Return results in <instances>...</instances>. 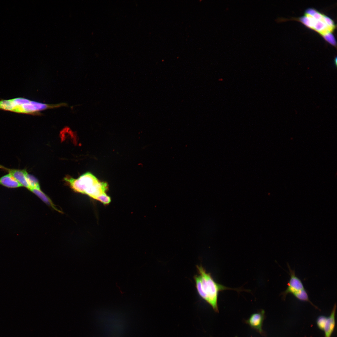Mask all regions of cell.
I'll use <instances>...</instances> for the list:
<instances>
[{"label":"cell","mask_w":337,"mask_h":337,"mask_svg":"<svg viewBox=\"0 0 337 337\" xmlns=\"http://www.w3.org/2000/svg\"><path fill=\"white\" fill-rule=\"evenodd\" d=\"M198 275L193 277L195 287L200 296L209 304L216 312H218L217 300L220 291L234 289L216 282L210 273L202 266H196Z\"/></svg>","instance_id":"6da1fadb"},{"label":"cell","mask_w":337,"mask_h":337,"mask_svg":"<svg viewBox=\"0 0 337 337\" xmlns=\"http://www.w3.org/2000/svg\"><path fill=\"white\" fill-rule=\"evenodd\" d=\"M293 19L301 22L322 37L332 33L336 27L334 22L331 18L312 8L306 10L304 16Z\"/></svg>","instance_id":"7a4b0ae2"},{"label":"cell","mask_w":337,"mask_h":337,"mask_svg":"<svg viewBox=\"0 0 337 337\" xmlns=\"http://www.w3.org/2000/svg\"><path fill=\"white\" fill-rule=\"evenodd\" d=\"M2 110L17 113L31 114L33 106L32 100L22 97L3 100L1 104Z\"/></svg>","instance_id":"3957f363"},{"label":"cell","mask_w":337,"mask_h":337,"mask_svg":"<svg viewBox=\"0 0 337 337\" xmlns=\"http://www.w3.org/2000/svg\"><path fill=\"white\" fill-rule=\"evenodd\" d=\"M64 179L74 190L83 194H85L88 189L98 181L97 178L90 172L83 174L77 179L67 177Z\"/></svg>","instance_id":"277c9868"},{"label":"cell","mask_w":337,"mask_h":337,"mask_svg":"<svg viewBox=\"0 0 337 337\" xmlns=\"http://www.w3.org/2000/svg\"><path fill=\"white\" fill-rule=\"evenodd\" d=\"M288 266L290 271V279L287 284V289L281 294L284 300L288 294H291L293 295L305 289L301 281L296 276L294 270H292L288 264Z\"/></svg>","instance_id":"5b68a950"},{"label":"cell","mask_w":337,"mask_h":337,"mask_svg":"<svg viewBox=\"0 0 337 337\" xmlns=\"http://www.w3.org/2000/svg\"><path fill=\"white\" fill-rule=\"evenodd\" d=\"M0 168L11 174L22 187L30 189L27 178L28 173L25 169L10 168L0 165Z\"/></svg>","instance_id":"8992f818"},{"label":"cell","mask_w":337,"mask_h":337,"mask_svg":"<svg viewBox=\"0 0 337 337\" xmlns=\"http://www.w3.org/2000/svg\"><path fill=\"white\" fill-rule=\"evenodd\" d=\"M265 312L262 310L261 312L252 314L246 322L252 328L256 330L260 334L264 333L262 325L264 318Z\"/></svg>","instance_id":"52a82bcc"},{"label":"cell","mask_w":337,"mask_h":337,"mask_svg":"<svg viewBox=\"0 0 337 337\" xmlns=\"http://www.w3.org/2000/svg\"><path fill=\"white\" fill-rule=\"evenodd\" d=\"M107 183L100 182L99 180L93 185L87 189L85 194L95 199L100 194L105 193L107 189Z\"/></svg>","instance_id":"ba28073f"},{"label":"cell","mask_w":337,"mask_h":337,"mask_svg":"<svg viewBox=\"0 0 337 337\" xmlns=\"http://www.w3.org/2000/svg\"><path fill=\"white\" fill-rule=\"evenodd\" d=\"M336 305L335 304L333 308L330 315L327 317L324 329L325 337H331L335 326V314Z\"/></svg>","instance_id":"9c48e42d"},{"label":"cell","mask_w":337,"mask_h":337,"mask_svg":"<svg viewBox=\"0 0 337 337\" xmlns=\"http://www.w3.org/2000/svg\"><path fill=\"white\" fill-rule=\"evenodd\" d=\"M0 185L9 188H16L22 187L11 174L8 173L0 177Z\"/></svg>","instance_id":"30bf717a"},{"label":"cell","mask_w":337,"mask_h":337,"mask_svg":"<svg viewBox=\"0 0 337 337\" xmlns=\"http://www.w3.org/2000/svg\"><path fill=\"white\" fill-rule=\"evenodd\" d=\"M31 191L37 195L38 197L41 199L43 202L48 205H49L55 210L60 212L55 207L50 199L42 192L40 189L36 188H32L30 190Z\"/></svg>","instance_id":"8fae6325"},{"label":"cell","mask_w":337,"mask_h":337,"mask_svg":"<svg viewBox=\"0 0 337 337\" xmlns=\"http://www.w3.org/2000/svg\"><path fill=\"white\" fill-rule=\"evenodd\" d=\"M95 199L100 201L104 204H109L111 202L110 197L105 193H102L96 198Z\"/></svg>","instance_id":"7c38bea8"},{"label":"cell","mask_w":337,"mask_h":337,"mask_svg":"<svg viewBox=\"0 0 337 337\" xmlns=\"http://www.w3.org/2000/svg\"><path fill=\"white\" fill-rule=\"evenodd\" d=\"M327 317L324 316H320L317 320V324L319 328L323 330L326 321Z\"/></svg>","instance_id":"4fadbf2b"}]
</instances>
